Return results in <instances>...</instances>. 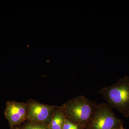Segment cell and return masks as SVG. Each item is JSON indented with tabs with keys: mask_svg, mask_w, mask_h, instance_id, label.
Returning <instances> with one entry per match:
<instances>
[{
	"mask_svg": "<svg viewBox=\"0 0 129 129\" xmlns=\"http://www.w3.org/2000/svg\"><path fill=\"white\" fill-rule=\"evenodd\" d=\"M4 115L9 122L11 129L12 128L27 119V104L14 101H8L6 103Z\"/></svg>",
	"mask_w": 129,
	"mask_h": 129,
	"instance_id": "5",
	"label": "cell"
},
{
	"mask_svg": "<svg viewBox=\"0 0 129 129\" xmlns=\"http://www.w3.org/2000/svg\"><path fill=\"white\" fill-rule=\"evenodd\" d=\"M66 119L64 113L58 107L53 113L48 125V129H62Z\"/></svg>",
	"mask_w": 129,
	"mask_h": 129,
	"instance_id": "6",
	"label": "cell"
},
{
	"mask_svg": "<svg viewBox=\"0 0 129 129\" xmlns=\"http://www.w3.org/2000/svg\"><path fill=\"white\" fill-rule=\"evenodd\" d=\"M24 129H48V125L45 123L31 122L25 125Z\"/></svg>",
	"mask_w": 129,
	"mask_h": 129,
	"instance_id": "7",
	"label": "cell"
},
{
	"mask_svg": "<svg viewBox=\"0 0 129 129\" xmlns=\"http://www.w3.org/2000/svg\"><path fill=\"white\" fill-rule=\"evenodd\" d=\"M123 121L117 117L107 103L97 104L88 129H118Z\"/></svg>",
	"mask_w": 129,
	"mask_h": 129,
	"instance_id": "3",
	"label": "cell"
},
{
	"mask_svg": "<svg viewBox=\"0 0 129 129\" xmlns=\"http://www.w3.org/2000/svg\"><path fill=\"white\" fill-rule=\"evenodd\" d=\"M99 92L111 108L129 117V76H123L112 85L101 88Z\"/></svg>",
	"mask_w": 129,
	"mask_h": 129,
	"instance_id": "1",
	"label": "cell"
},
{
	"mask_svg": "<svg viewBox=\"0 0 129 129\" xmlns=\"http://www.w3.org/2000/svg\"><path fill=\"white\" fill-rule=\"evenodd\" d=\"M82 127L78 124L71 122L66 118L63 124L62 129H81Z\"/></svg>",
	"mask_w": 129,
	"mask_h": 129,
	"instance_id": "8",
	"label": "cell"
},
{
	"mask_svg": "<svg viewBox=\"0 0 129 129\" xmlns=\"http://www.w3.org/2000/svg\"><path fill=\"white\" fill-rule=\"evenodd\" d=\"M27 119L30 122L45 123L50 122L53 113L58 107L30 101L28 102Z\"/></svg>",
	"mask_w": 129,
	"mask_h": 129,
	"instance_id": "4",
	"label": "cell"
},
{
	"mask_svg": "<svg viewBox=\"0 0 129 129\" xmlns=\"http://www.w3.org/2000/svg\"><path fill=\"white\" fill-rule=\"evenodd\" d=\"M19 129V128H15V129H14L13 128H12V129Z\"/></svg>",
	"mask_w": 129,
	"mask_h": 129,
	"instance_id": "10",
	"label": "cell"
},
{
	"mask_svg": "<svg viewBox=\"0 0 129 129\" xmlns=\"http://www.w3.org/2000/svg\"><path fill=\"white\" fill-rule=\"evenodd\" d=\"M118 129H125L124 128L123 126H122V127H120Z\"/></svg>",
	"mask_w": 129,
	"mask_h": 129,
	"instance_id": "9",
	"label": "cell"
},
{
	"mask_svg": "<svg viewBox=\"0 0 129 129\" xmlns=\"http://www.w3.org/2000/svg\"><path fill=\"white\" fill-rule=\"evenodd\" d=\"M97 104L83 95L73 99L60 107L66 118L81 127L88 125Z\"/></svg>",
	"mask_w": 129,
	"mask_h": 129,
	"instance_id": "2",
	"label": "cell"
}]
</instances>
